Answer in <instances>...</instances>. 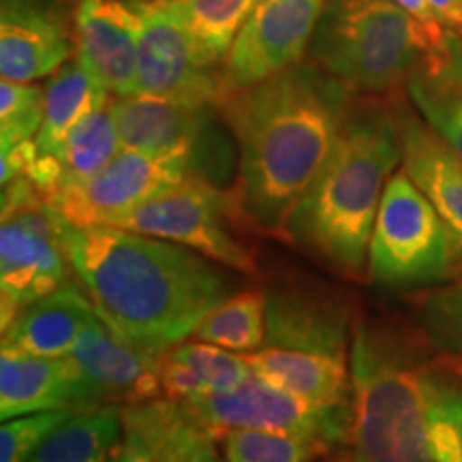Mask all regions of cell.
I'll list each match as a JSON object with an SVG mask.
<instances>
[{
	"mask_svg": "<svg viewBox=\"0 0 462 462\" xmlns=\"http://www.w3.org/2000/svg\"><path fill=\"white\" fill-rule=\"evenodd\" d=\"M351 97L310 60L229 92L221 114L238 142L236 193L246 221L281 234L291 208L330 159L354 109Z\"/></svg>",
	"mask_w": 462,
	"mask_h": 462,
	"instance_id": "cell-1",
	"label": "cell"
},
{
	"mask_svg": "<svg viewBox=\"0 0 462 462\" xmlns=\"http://www.w3.org/2000/svg\"><path fill=\"white\" fill-rule=\"evenodd\" d=\"M62 245L97 315L150 349L167 351L193 337L201 319L234 289L212 259L129 229L65 225Z\"/></svg>",
	"mask_w": 462,
	"mask_h": 462,
	"instance_id": "cell-2",
	"label": "cell"
},
{
	"mask_svg": "<svg viewBox=\"0 0 462 462\" xmlns=\"http://www.w3.org/2000/svg\"><path fill=\"white\" fill-rule=\"evenodd\" d=\"M401 161L394 106H354L330 159L291 208L281 236L337 273L360 276L381 199Z\"/></svg>",
	"mask_w": 462,
	"mask_h": 462,
	"instance_id": "cell-3",
	"label": "cell"
},
{
	"mask_svg": "<svg viewBox=\"0 0 462 462\" xmlns=\"http://www.w3.org/2000/svg\"><path fill=\"white\" fill-rule=\"evenodd\" d=\"M426 340L360 321L349 354L351 435L360 462H435L426 418Z\"/></svg>",
	"mask_w": 462,
	"mask_h": 462,
	"instance_id": "cell-4",
	"label": "cell"
},
{
	"mask_svg": "<svg viewBox=\"0 0 462 462\" xmlns=\"http://www.w3.org/2000/svg\"><path fill=\"white\" fill-rule=\"evenodd\" d=\"M449 58L437 54L421 26L394 0H330L309 51V60L351 95L383 97Z\"/></svg>",
	"mask_w": 462,
	"mask_h": 462,
	"instance_id": "cell-5",
	"label": "cell"
},
{
	"mask_svg": "<svg viewBox=\"0 0 462 462\" xmlns=\"http://www.w3.org/2000/svg\"><path fill=\"white\" fill-rule=\"evenodd\" d=\"M462 248L421 190L404 170L385 187L371 246L368 276L374 285L396 291L432 287L452 279Z\"/></svg>",
	"mask_w": 462,
	"mask_h": 462,
	"instance_id": "cell-6",
	"label": "cell"
},
{
	"mask_svg": "<svg viewBox=\"0 0 462 462\" xmlns=\"http://www.w3.org/2000/svg\"><path fill=\"white\" fill-rule=\"evenodd\" d=\"M236 217L245 218L238 193H229L193 173L184 182L106 225L176 242L212 262L251 274L257 263L245 242L234 234L231 223Z\"/></svg>",
	"mask_w": 462,
	"mask_h": 462,
	"instance_id": "cell-7",
	"label": "cell"
},
{
	"mask_svg": "<svg viewBox=\"0 0 462 462\" xmlns=\"http://www.w3.org/2000/svg\"><path fill=\"white\" fill-rule=\"evenodd\" d=\"M190 420L217 439L234 429L296 432L330 448L349 443L351 404H321L253 374L236 388L180 402Z\"/></svg>",
	"mask_w": 462,
	"mask_h": 462,
	"instance_id": "cell-8",
	"label": "cell"
},
{
	"mask_svg": "<svg viewBox=\"0 0 462 462\" xmlns=\"http://www.w3.org/2000/svg\"><path fill=\"white\" fill-rule=\"evenodd\" d=\"M142 20L135 95L199 107H223L221 69L201 60L178 0H133Z\"/></svg>",
	"mask_w": 462,
	"mask_h": 462,
	"instance_id": "cell-9",
	"label": "cell"
},
{
	"mask_svg": "<svg viewBox=\"0 0 462 462\" xmlns=\"http://www.w3.org/2000/svg\"><path fill=\"white\" fill-rule=\"evenodd\" d=\"M65 221L50 201L3 215L0 227V326L65 282L73 270L62 245Z\"/></svg>",
	"mask_w": 462,
	"mask_h": 462,
	"instance_id": "cell-10",
	"label": "cell"
},
{
	"mask_svg": "<svg viewBox=\"0 0 462 462\" xmlns=\"http://www.w3.org/2000/svg\"><path fill=\"white\" fill-rule=\"evenodd\" d=\"M109 112L123 148L152 157L187 159L195 173L218 184V163L225 161L215 143L218 107L189 106L148 95H114Z\"/></svg>",
	"mask_w": 462,
	"mask_h": 462,
	"instance_id": "cell-11",
	"label": "cell"
},
{
	"mask_svg": "<svg viewBox=\"0 0 462 462\" xmlns=\"http://www.w3.org/2000/svg\"><path fill=\"white\" fill-rule=\"evenodd\" d=\"M193 173V165L187 159L152 157L120 148L99 173L84 182L62 187L50 204L69 227L90 229L135 210L143 201L173 189Z\"/></svg>",
	"mask_w": 462,
	"mask_h": 462,
	"instance_id": "cell-12",
	"label": "cell"
},
{
	"mask_svg": "<svg viewBox=\"0 0 462 462\" xmlns=\"http://www.w3.org/2000/svg\"><path fill=\"white\" fill-rule=\"evenodd\" d=\"M330 0H262L240 28L221 73L229 92L302 62Z\"/></svg>",
	"mask_w": 462,
	"mask_h": 462,
	"instance_id": "cell-13",
	"label": "cell"
},
{
	"mask_svg": "<svg viewBox=\"0 0 462 462\" xmlns=\"http://www.w3.org/2000/svg\"><path fill=\"white\" fill-rule=\"evenodd\" d=\"M265 296L263 346L349 362L354 338L351 309L337 291L304 282H281L265 291Z\"/></svg>",
	"mask_w": 462,
	"mask_h": 462,
	"instance_id": "cell-14",
	"label": "cell"
},
{
	"mask_svg": "<svg viewBox=\"0 0 462 462\" xmlns=\"http://www.w3.org/2000/svg\"><path fill=\"white\" fill-rule=\"evenodd\" d=\"M101 404H143L163 398L161 362L165 351L123 337L99 315L90 319L69 354Z\"/></svg>",
	"mask_w": 462,
	"mask_h": 462,
	"instance_id": "cell-15",
	"label": "cell"
},
{
	"mask_svg": "<svg viewBox=\"0 0 462 462\" xmlns=\"http://www.w3.org/2000/svg\"><path fill=\"white\" fill-rule=\"evenodd\" d=\"M75 51L73 31L58 0L0 3V75L32 84L54 75Z\"/></svg>",
	"mask_w": 462,
	"mask_h": 462,
	"instance_id": "cell-16",
	"label": "cell"
},
{
	"mask_svg": "<svg viewBox=\"0 0 462 462\" xmlns=\"http://www.w3.org/2000/svg\"><path fill=\"white\" fill-rule=\"evenodd\" d=\"M142 20L133 0H78L75 58L116 97L135 95Z\"/></svg>",
	"mask_w": 462,
	"mask_h": 462,
	"instance_id": "cell-17",
	"label": "cell"
},
{
	"mask_svg": "<svg viewBox=\"0 0 462 462\" xmlns=\"http://www.w3.org/2000/svg\"><path fill=\"white\" fill-rule=\"evenodd\" d=\"M101 407L71 356L45 357L3 345L0 351V418Z\"/></svg>",
	"mask_w": 462,
	"mask_h": 462,
	"instance_id": "cell-18",
	"label": "cell"
},
{
	"mask_svg": "<svg viewBox=\"0 0 462 462\" xmlns=\"http://www.w3.org/2000/svg\"><path fill=\"white\" fill-rule=\"evenodd\" d=\"M402 170L452 229L462 248V159L424 118L394 101Z\"/></svg>",
	"mask_w": 462,
	"mask_h": 462,
	"instance_id": "cell-19",
	"label": "cell"
},
{
	"mask_svg": "<svg viewBox=\"0 0 462 462\" xmlns=\"http://www.w3.org/2000/svg\"><path fill=\"white\" fill-rule=\"evenodd\" d=\"M95 315L79 282L69 281L22 310L3 330V345L45 357L69 356Z\"/></svg>",
	"mask_w": 462,
	"mask_h": 462,
	"instance_id": "cell-20",
	"label": "cell"
},
{
	"mask_svg": "<svg viewBox=\"0 0 462 462\" xmlns=\"http://www.w3.org/2000/svg\"><path fill=\"white\" fill-rule=\"evenodd\" d=\"M248 374H253V366L246 356L201 340H182L165 351L161 362V392L167 401L184 402L236 388Z\"/></svg>",
	"mask_w": 462,
	"mask_h": 462,
	"instance_id": "cell-21",
	"label": "cell"
},
{
	"mask_svg": "<svg viewBox=\"0 0 462 462\" xmlns=\"http://www.w3.org/2000/svg\"><path fill=\"white\" fill-rule=\"evenodd\" d=\"M43 125L34 143L39 152H56L62 140L86 116L99 112L112 101V92L92 75L79 58L69 60L45 84Z\"/></svg>",
	"mask_w": 462,
	"mask_h": 462,
	"instance_id": "cell-22",
	"label": "cell"
},
{
	"mask_svg": "<svg viewBox=\"0 0 462 462\" xmlns=\"http://www.w3.org/2000/svg\"><path fill=\"white\" fill-rule=\"evenodd\" d=\"M123 439V409L118 404L79 409L26 462H114Z\"/></svg>",
	"mask_w": 462,
	"mask_h": 462,
	"instance_id": "cell-23",
	"label": "cell"
},
{
	"mask_svg": "<svg viewBox=\"0 0 462 462\" xmlns=\"http://www.w3.org/2000/svg\"><path fill=\"white\" fill-rule=\"evenodd\" d=\"M409 99L462 159V42L443 67L413 75Z\"/></svg>",
	"mask_w": 462,
	"mask_h": 462,
	"instance_id": "cell-24",
	"label": "cell"
},
{
	"mask_svg": "<svg viewBox=\"0 0 462 462\" xmlns=\"http://www.w3.org/2000/svg\"><path fill=\"white\" fill-rule=\"evenodd\" d=\"M265 309L268 296L262 289L234 293L201 319L193 338L234 354H255L265 343Z\"/></svg>",
	"mask_w": 462,
	"mask_h": 462,
	"instance_id": "cell-25",
	"label": "cell"
},
{
	"mask_svg": "<svg viewBox=\"0 0 462 462\" xmlns=\"http://www.w3.org/2000/svg\"><path fill=\"white\" fill-rule=\"evenodd\" d=\"M262 0H178L201 60L221 69L240 28Z\"/></svg>",
	"mask_w": 462,
	"mask_h": 462,
	"instance_id": "cell-26",
	"label": "cell"
},
{
	"mask_svg": "<svg viewBox=\"0 0 462 462\" xmlns=\"http://www.w3.org/2000/svg\"><path fill=\"white\" fill-rule=\"evenodd\" d=\"M120 148L123 143H120L109 106L86 116L82 123L69 131L56 152H51L60 163L62 187L84 182L99 173L118 154Z\"/></svg>",
	"mask_w": 462,
	"mask_h": 462,
	"instance_id": "cell-27",
	"label": "cell"
},
{
	"mask_svg": "<svg viewBox=\"0 0 462 462\" xmlns=\"http://www.w3.org/2000/svg\"><path fill=\"white\" fill-rule=\"evenodd\" d=\"M424 390L432 458L462 462V371L430 364Z\"/></svg>",
	"mask_w": 462,
	"mask_h": 462,
	"instance_id": "cell-28",
	"label": "cell"
},
{
	"mask_svg": "<svg viewBox=\"0 0 462 462\" xmlns=\"http://www.w3.org/2000/svg\"><path fill=\"white\" fill-rule=\"evenodd\" d=\"M227 462H317L332 448L296 432L234 429L218 437Z\"/></svg>",
	"mask_w": 462,
	"mask_h": 462,
	"instance_id": "cell-29",
	"label": "cell"
},
{
	"mask_svg": "<svg viewBox=\"0 0 462 462\" xmlns=\"http://www.w3.org/2000/svg\"><path fill=\"white\" fill-rule=\"evenodd\" d=\"M45 90L42 86L0 82V152L37 137L43 125Z\"/></svg>",
	"mask_w": 462,
	"mask_h": 462,
	"instance_id": "cell-30",
	"label": "cell"
},
{
	"mask_svg": "<svg viewBox=\"0 0 462 462\" xmlns=\"http://www.w3.org/2000/svg\"><path fill=\"white\" fill-rule=\"evenodd\" d=\"M418 334L449 360H462V281L426 300Z\"/></svg>",
	"mask_w": 462,
	"mask_h": 462,
	"instance_id": "cell-31",
	"label": "cell"
},
{
	"mask_svg": "<svg viewBox=\"0 0 462 462\" xmlns=\"http://www.w3.org/2000/svg\"><path fill=\"white\" fill-rule=\"evenodd\" d=\"M79 409H51L7 420L0 429V462H26Z\"/></svg>",
	"mask_w": 462,
	"mask_h": 462,
	"instance_id": "cell-32",
	"label": "cell"
},
{
	"mask_svg": "<svg viewBox=\"0 0 462 462\" xmlns=\"http://www.w3.org/2000/svg\"><path fill=\"white\" fill-rule=\"evenodd\" d=\"M398 7L407 11L409 15L413 17L415 22L421 26V31L426 32V37L430 39L432 48L441 58L452 56V51L456 50V45L460 43L458 34H454L452 31H448L446 24L439 20V15L435 14V9L430 7L429 0H394Z\"/></svg>",
	"mask_w": 462,
	"mask_h": 462,
	"instance_id": "cell-33",
	"label": "cell"
},
{
	"mask_svg": "<svg viewBox=\"0 0 462 462\" xmlns=\"http://www.w3.org/2000/svg\"><path fill=\"white\" fill-rule=\"evenodd\" d=\"M152 449H150L146 443L142 441L140 437L133 435V432H125L123 448H120L118 456H116L114 462H154Z\"/></svg>",
	"mask_w": 462,
	"mask_h": 462,
	"instance_id": "cell-34",
	"label": "cell"
},
{
	"mask_svg": "<svg viewBox=\"0 0 462 462\" xmlns=\"http://www.w3.org/2000/svg\"><path fill=\"white\" fill-rule=\"evenodd\" d=\"M429 3L448 31L462 39V0H429Z\"/></svg>",
	"mask_w": 462,
	"mask_h": 462,
	"instance_id": "cell-35",
	"label": "cell"
},
{
	"mask_svg": "<svg viewBox=\"0 0 462 462\" xmlns=\"http://www.w3.org/2000/svg\"><path fill=\"white\" fill-rule=\"evenodd\" d=\"M212 441H215V439L210 437L199 439V441L195 443V446L190 448V452L187 454V462H221L215 446H212Z\"/></svg>",
	"mask_w": 462,
	"mask_h": 462,
	"instance_id": "cell-36",
	"label": "cell"
},
{
	"mask_svg": "<svg viewBox=\"0 0 462 462\" xmlns=\"http://www.w3.org/2000/svg\"><path fill=\"white\" fill-rule=\"evenodd\" d=\"M154 462H184V460L178 458V456H173V454H161L154 458Z\"/></svg>",
	"mask_w": 462,
	"mask_h": 462,
	"instance_id": "cell-37",
	"label": "cell"
},
{
	"mask_svg": "<svg viewBox=\"0 0 462 462\" xmlns=\"http://www.w3.org/2000/svg\"><path fill=\"white\" fill-rule=\"evenodd\" d=\"M330 462H360V460H357L356 456L351 454V456H340V458H334V460H330Z\"/></svg>",
	"mask_w": 462,
	"mask_h": 462,
	"instance_id": "cell-38",
	"label": "cell"
},
{
	"mask_svg": "<svg viewBox=\"0 0 462 462\" xmlns=\"http://www.w3.org/2000/svg\"><path fill=\"white\" fill-rule=\"evenodd\" d=\"M458 368H460V371H462V364H458Z\"/></svg>",
	"mask_w": 462,
	"mask_h": 462,
	"instance_id": "cell-39",
	"label": "cell"
}]
</instances>
